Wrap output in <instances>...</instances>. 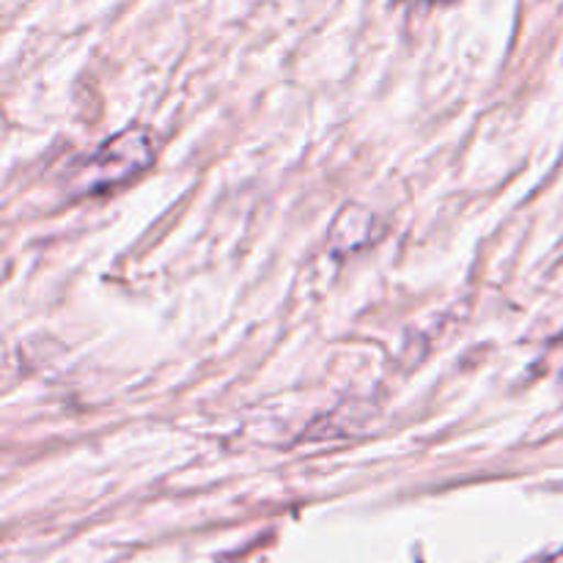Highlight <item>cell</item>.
<instances>
[{
  "label": "cell",
  "instance_id": "cell-1",
  "mask_svg": "<svg viewBox=\"0 0 563 563\" xmlns=\"http://www.w3.org/2000/svg\"><path fill=\"white\" fill-rule=\"evenodd\" d=\"M154 159V137L146 126H130L104 141L91 157L71 168V187L82 196H97L146 170Z\"/></svg>",
  "mask_w": 563,
  "mask_h": 563
},
{
  "label": "cell",
  "instance_id": "cell-2",
  "mask_svg": "<svg viewBox=\"0 0 563 563\" xmlns=\"http://www.w3.org/2000/svg\"><path fill=\"white\" fill-rule=\"evenodd\" d=\"M544 363H548L550 374H555V377L563 379V335H559V339L550 344L548 361H544Z\"/></svg>",
  "mask_w": 563,
  "mask_h": 563
},
{
  "label": "cell",
  "instance_id": "cell-3",
  "mask_svg": "<svg viewBox=\"0 0 563 563\" xmlns=\"http://www.w3.org/2000/svg\"><path fill=\"white\" fill-rule=\"evenodd\" d=\"M421 3H451V0H421Z\"/></svg>",
  "mask_w": 563,
  "mask_h": 563
}]
</instances>
